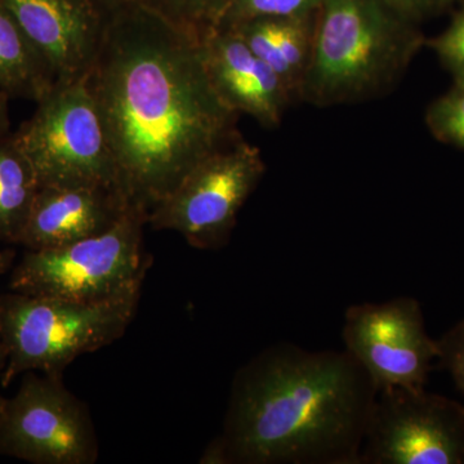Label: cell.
I'll return each instance as SVG.
<instances>
[{"label":"cell","mask_w":464,"mask_h":464,"mask_svg":"<svg viewBox=\"0 0 464 464\" xmlns=\"http://www.w3.org/2000/svg\"><path fill=\"white\" fill-rule=\"evenodd\" d=\"M87 83L119 191L146 216L192 168L241 136L240 115L208 76L201 42L137 3L106 17Z\"/></svg>","instance_id":"obj_1"},{"label":"cell","mask_w":464,"mask_h":464,"mask_svg":"<svg viewBox=\"0 0 464 464\" xmlns=\"http://www.w3.org/2000/svg\"><path fill=\"white\" fill-rule=\"evenodd\" d=\"M378 389L346 350L265 348L231 384L201 464H360Z\"/></svg>","instance_id":"obj_2"},{"label":"cell","mask_w":464,"mask_h":464,"mask_svg":"<svg viewBox=\"0 0 464 464\" xmlns=\"http://www.w3.org/2000/svg\"><path fill=\"white\" fill-rule=\"evenodd\" d=\"M422 44L413 23L382 0H324L298 100L332 108L383 96Z\"/></svg>","instance_id":"obj_3"},{"label":"cell","mask_w":464,"mask_h":464,"mask_svg":"<svg viewBox=\"0 0 464 464\" xmlns=\"http://www.w3.org/2000/svg\"><path fill=\"white\" fill-rule=\"evenodd\" d=\"M142 289L103 302L0 295V335L7 355L2 387L26 372L63 377L79 356L121 340L132 324Z\"/></svg>","instance_id":"obj_4"},{"label":"cell","mask_w":464,"mask_h":464,"mask_svg":"<svg viewBox=\"0 0 464 464\" xmlns=\"http://www.w3.org/2000/svg\"><path fill=\"white\" fill-rule=\"evenodd\" d=\"M148 216L130 208L110 230L52 249H27L9 289L76 302L110 301L142 289L152 257L143 227Z\"/></svg>","instance_id":"obj_5"},{"label":"cell","mask_w":464,"mask_h":464,"mask_svg":"<svg viewBox=\"0 0 464 464\" xmlns=\"http://www.w3.org/2000/svg\"><path fill=\"white\" fill-rule=\"evenodd\" d=\"M36 103L32 118L14 134L35 168L41 188L100 185L119 191L114 160L87 76L54 85Z\"/></svg>","instance_id":"obj_6"},{"label":"cell","mask_w":464,"mask_h":464,"mask_svg":"<svg viewBox=\"0 0 464 464\" xmlns=\"http://www.w3.org/2000/svg\"><path fill=\"white\" fill-rule=\"evenodd\" d=\"M258 146L243 137L216 150L148 216L154 230L179 232L192 248L217 250L230 241L241 207L265 176Z\"/></svg>","instance_id":"obj_7"},{"label":"cell","mask_w":464,"mask_h":464,"mask_svg":"<svg viewBox=\"0 0 464 464\" xmlns=\"http://www.w3.org/2000/svg\"><path fill=\"white\" fill-rule=\"evenodd\" d=\"M0 402V457L34 464H93L99 438L91 411L63 377L26 372Z\"/></svg>","instance_id":"obj_8"},{"label":"cell","mask_w":464,"mask_h":464,"mask_svg":"<svg viewBox=\"0 0 464 464\" xmlns=\"http://www.w3.org/2000/svg\"><path fill=\"white\" fill-rule=\"evenodd\" d=\"M360 464H464V405L424 389L378 391Z\"/></svg>","instance_id":"obj_9"},{"label":"cell","mask_w":464,"mask_h":464,"mask_svg":"<svg viewBox=\"0 0 464 464\" xmlns=\"http://www.w3.org/2000/svg\"><path fill=\"white\" fill-rule=\"evenodd\" d=\"M342 340L378 391L424 389L439 355L438 342L426 331L422 307L411 297L348 307Z\"/></svg>","instance_id":"obj_10"},{"label":"cell","mask_w":464,"mask_h":464,"mask_svg":"<svg viewBox=\"0 0 464 464\" xmlns=\"http://www.w3.org/2000/svg\"><path fill=\"white\" fill-rule=\"evenodd\" d=\"M50 63L56 85L87 76L106 17L91 0H0Z\"/></svg>","instance_id":"obj_11"},{"label":"cell","mask_w":464,"mask_h":464,"mask_svg":"<svg viewBox=\"0 0 464 464\" xmlns=\"http://www.w3.org/2000/svg\"><path fill=\"white\" fill-rule=\"evenodd\" d=\"M204 65L217 94L237 114L277 128L293 99L286 85L239 34L218 29L201 42Z\"/></svg>","instance_id":"obj_12"},{"label":"cell","mask_w":464,"mask_h":464,"mask_svg":"<svg viewBox=\"0 0 464 464\" xmlns=\"http://www.w3.org/2000/svg\"><path fill=\"white\" fill-rule=\"evenodd\" d=\"M130 208L121 192L106 186H42L18 246L52 249L96 237Z\"/></svg>","instance_id":"obj_13"},{"label":"cell","mask_w":464,"mask_h":464,"mask_svg":"<svg viewBox=\"0 0 464 464\" xmlns=\"http://www.w3.org/2000/svg\"><path fill=\"white\" fill-rule=\"evenodd\" d=\"M316 14L253 18L230 27L276 72L295 100L310 63Z\"/></svg>","instance_id":"obj_14"},{"label":"cell","mask_w":464,"mask_h":464,"mask_svg":"<svg viewBox=\"0 0 464 464\" xmlns=\"http://www.w3.org/2000/svg\"><path fill=\"white\" fill-rule=\"evenodd\" d=\"M54 85L50 63L0 3V91L39 102Z\"/></svg>","instance_id":"obj_15"},{"label":"cell","mask_w":464,"mask_h":464,"mask_svg":"<svg viewBox=\"0 0 464 464\" xmlns=\"http://www.w3.org/2000/svg\"><path fill=\"white\" fill-rule=\"evenodd\" d=\"M41 190L38 174L16 134L0 136V243L18 244Z\"/></svg>","instance_id":"obj_16"},{"label":"cell","mask_w":464,"mask_h":464,"mask_svg":"<svg viewBox=\"0 0 464 464\" xmlns=\"http://www.w3.org/2000/svg\"><path fill=\"white\" fill-rule=\"evenodd\" d=\"M203 42L221 25L234 0H132Z\"/></svg>","instance_id":"obj_17"},{"label":"cell","mask_w":464,"mask_h":464,"mask_svg":"<svg viewBox=\"0 0 464 464\" xmlns=\"http://www.w3.org/2000/svg\"><path fill=\"white\" fill-rule=\"evenodd\" d=\"M324 0H234L218 29H230L253 18L311 16L317 14Z\"/></svg>","instance_id":"obj_18"},{"label":"cell","mask_w":464,"mask_h":464,"mask_svg":"<svg viewBox=\"0 0 464 464\" xmlns=\"http://www.w3.org/2000/svg\"><path fill=\"white\" fill-rule=\"evenodd\" d=\"M426 123L441 142L464 150V85H456L426 112Z\"/></svg>","instance_id":"obj_19"},{"label":"cell","mask_w":464,"mask_h":464,"mask_svg":"<svg viewBox=\"0 0 464 464\" xmlns=\"http://www.w3.org/2000/svg\"><path fill=\"white\" fill-rule=\"evenodd\" d=\"M445 69L453 76L454 84L464 85V9L450 26L431 42Z\"/></svg>","instance_id":"obj_20"},{"label":"cell","mask_w":464,"mask_h":464,"mask_svg":"<svg viewBox=\"0 0 464 464\" xmlns=\"http://www.w3.org/2000/svg\"><path fill=\"white\" fill-rule=\"evenodd\" d=\"M438 342V362L464 392V320L451 326Z\"/></svg>","instance_id":"obj_21"},{"label":"cell","mask_w":464,"mask_h":464,"mask_svg":"<svg viewBox=\"0 0 464 464\" xmlns=\"http://www.w3.org/2000/svg\"><path fill=\"white\" fill-rule=\"evenodd\" d=\"M382 2L398 12L400 16L414 23L445 7L450 0H382Z\"/></svg>","instance_id":"obj_22"},{"label":"cell","mask_w":464,"mask_h":464,"mask_svg":"<svg viewBox=\"0 0 464 464\" xmlns=\"http://www.w3.org/2000/svg\"><path fill=\"white\" fill-rule=\"evenodd\" d=\"M91 2L100 9L103 16L108 17L118 9L132 3V0H91Z\"/></svg>","instance_id":"obj_23"},{"label":"cell","mask_w":464,"mask_h":464,"mask_svg":"<svg viewBox=\"0 0 464 464\" xmlns=\"http://www.w3.org/2000/svg\"><path fill=\"white\" fill-rule=\"evenodd\" d=\"M9 96L5 92L0 91V136L9 133Z\"/></svg>","instance_id":"obj_24"},{"label":"cell","mask_w":464,"mask_h":464,"mask_svg":"<svg viewBox=\"0 0 464 464\" xmlns=\"http://www.w3.org/2000/svg\"><path fill=\"white\" fill-rule=\"evenodd\" d=\"M14 261V250H0V274L7 273Z\"/></svg>","instance_id":"obj_25"},{"label":"cell","mask_w":464,"mask_h":464,"mask_svg":"<svg viewBox=\"0 0 464 464\" xmlns=\"http://www.w3.org/2000/svg\"><path fill=\"white\" fill-rule=\"evenodd\" d=\"M5 364H7V355H5V344H3L2 335H0V389H2V377L5 373ZM5 396L0 393V402L3 401Z\"/></svg>","instance_id":"obj_26"}]
</instances>
